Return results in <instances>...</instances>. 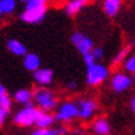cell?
Wrapping results in <instances>:
<instances>
[{"label": "cell", "mask_w": 135, "mask_h": 135, "mask_svg": "<svg viewBox=\"0 0 135 135\" xmlns=\"http://www.w3.org/2000/svg\"><path fill=\"white\" fill-rule=\"evenodd\" d=\"M75 87H76V85L73 84V83H70V84H69V88H75Z\"/></svg>", "instance_id": "cell-28"}, {"label": "cell", "mask_w": 135, "mask_h": 135, "mask_svg": "<svg viewBox=\"0 0 135 135\" xmlns=\"http://www.w3.org/2000/svg\"><path fill=\"white\" fill-rule=\"evenodd\" d=\"M120 0H105V11H106V14L110 15V17H113L117 14V11L120 8Z\"/></svg>", "instance_id": "cell-14"}, {"label": "cell", "mask_w": 135, "mask_h": 135, "mask_svg": "<svg viewBox=\"0 0 135 135\" xmlns=\"http://www.w3.org/2000/svg\"><path fill=\"white\" fill-rule=\"evenodd\" d=\"M3 14V10H2V3H0V15Z\"/></svg>", "instance_id": "cell-29"}, {"label": "cell", "mask_w": 135, "mask_h": 135, "mask_svg": "<svg viewBox=\"0 0 135 135\" xmlns=\"http://www.w3.org/2000/svg\"><path fill=\"white\" fill-rule=\"evenodd\" d=\"M7 113H8V112H6L4 109H2V108H0V126H2L3 123H4V120H6V116H7Z\"/></svg>", "instance_id": "cell-24"}, {"label": "cell", "mask_w": 135, "mask_h": 135, "mask_svg": "<svg viewBox=\"0 0 135 135\" xmlns=\"http://www.w3.org/2000/svg\"><path fill=\"white\" fill-rule=\"evenodd\" d=\"M108 76V70L105 66L102 65H97L94 64L93 66H88V72H87V80L90 84L97 85L101 81H103Z\"/></svg>", "instance_id": "cell-3"}, {"label": "cell", "mask_w": 135, "mask_h": 135, "mask_svg": "<svg viewBox=\"0 0 135 135\" xmlns=\"http://www.w3.org/2000/svg\"><path fill=\"white\" fill-rule=\"evenodd\" d=\"M66 130L65 128H59V130H55V135H65Z\"/></svg>", "instance_id": "cell-25"}, {"label": "cell", "mask_w": 135, "mask_h": 135, "mask_svg": "<svg viewBox=\"0 0 135 135\" xmlns=\"http://www.w3.org/2000/svg\"><path fill=\"white\" fill-rule=\"evenodd\" d=\"M76 108H77V116H80L83 119H88L95 112L97 105L93 101H80L79 105H76Z\"/></svg>", "instance_id": "cell-6"}, {"label": "cell", "mask_w": 135, "mask_h": 135, "mask_svg": "<svg viewBox=\"0 0 135 135\" xmlns=\"http://www.w3.org/2000/svg\"><path fill=\"white\" fill-rule=\"evenodd\" d=\"M7 47H8L10 52H13L14 55H25L26 54L25 46H23L21 41H18V40H10L7 43Z\"/></svg>", "instance_id": "cell-12"}, {"label": "cell", "mask_w": 135, "mask_h": 135, "mask_svg": "<svg viewBox=\"0 0 135 135\" xmlns=\"http://www.w3.org/2000/svg\"><path fill=\"white\" fill-rule=\"evenodd\" d=\"M72 41L83 55H87V54H90L91 51H93V41H91L87 36H84L81 33H75L73 35Z\"/></svg>", "instance_id": "cell-5"}, {"label": "cell", "mask_w": 135, "mask_h": 135, "mask_svg": "<svg viewBox=\"0 0 135 135\" xmlns=\"http://www.w3.org/2000/svg\"><path fill=\"white\" fill-rule=\"evenodd\" d=\"M35 80L39 84H50L52 80V72L50 69H37L35 70Z\"/></svg>", "instance_id": "cell-9"}, {"label": "cell", "mask_w": 135, "mask_h": 135, "mask_svg": "<svg viewBox=\"0 0 135 135\" xmlns=\"http://www.w3.org/2000/svg\"><path fill=\"white\" fill-rule=\"evenodd\" d=\"M128 54V48H124L123 51H120L119 54H117V57L114 58V64H120L123 59H124V57Z\"/></svg>", "instance_id": "cell-21"}, {"label": "cell", "mask_w": 135, "mask_h": 135, "mask_svg": "<svg viewBox=\"0 0 135 135\" xmlns=\"http://www.w3.org/2000/svg\"><path fill=\"white\" fill-rule=\"evenodd\" d=\"M3 94H6V90H4V87H3V85L0 84V97H2Z\"/></svg>", "instance_id": "cell-26"}, {"label": "cell", "mask_w": 135, "mask_h": 135, "mask_svg": "<svg viewBox=\"0 0 135 135\" xmlns=\"http://www.w3.org/2000/svg\"><path fill=\"white\" fill-rule=\"evenodd\" d=\"M44 14H46V4L43 0H29L25 13L21 15V18L22 21L28 23H37L44 18Z\"/></svg>", "instance_id": "cell-1"}, {"label": "cell", "mask_w": 135, "mask_h": 135, "mask_svg": "<svg viewBox=\"0 0 135 135\" xmlns=\"http://www.w3.org/2000/svg\"><path fill=\"white\" fill-rule=\"evenodd\" d=\"M41 112L39 109H36L33 106H26L25 109H22L21 112H18V114L15 116V123L20 126H32L33 123H36V120H37L39 114Z\"/></svg>", "instance_id": "cell-2"}, {"label": "cell", "mask_w": 135, "mask_h": 135, "mask_svg": "<svg viewBox=\"0 0 135 135\" xmlns=\"http://www.w3.org/2000/svg\"><path fill=\"white\" fill-rule=\"evenodd\" d=\"M14 98H15V101L20 102V103H25L26 106H33L32 103H30V101H32V93L28 91V90H20V91H17Z\"/></svg>", "instance_id": "cell-11"}, {"label": "cell", "mask_w": 135, "mask_h": 135, "mask_svg": "<svg viewBox=\"0 0 135 135\" xmlns=\"http://www.w3.org/2000/svg\"><path fill=\"white\" fill-rule=\"evenodd\" d=\"M0 3H2L3 13L10 14L15 10V0H0Z\"/></svg>", "instance_id": "cell-17"}, {"label": "cell", "mask_w": 135, "mask_h": 135, "mask_svg": "<svg viewBox=\"0 0 135 135\" xmlns=\"http://www.w3.org/2000/svg\"><path fill=\"white\" fill-rule=\"evenodd\" d=\"M88 0H70L69 4L66 6V14L68 15H75Z\"/></svg>", "instance_id": "cell-13"}, {"label": "cell", "mask_w": 135, "mask_h": 135, "mask_svg": "<svg viewBox=\"0 0 135 135\" xmlns=\"http://www.w3.org/2000/svg\"><path fill=\"white\" fill-rule=\"evenodd\" d=\"M54 121V117L51 114H47V113H40L37 120H36V124L39 126V128H48Z\"/></svg>", "instance_id": "cell-15"}, {"label": "cell", "mask_w": 135, "mask_h": 135, "mask_svg": "<svg viewBox=\"0 0 135 135\" xmlns=\"http://www.w3.org/2000/svg\"><path fill=\"white\" fill-rule=\"evenodd\" d=\"M43 2H46V0H43Z\"/></svg>", "instance_id": "cell-31"}, {"label": "cell", "mask_w": 135, "mask_h": 135, "mask_svg": "<svg viewBox=\"0 0 135 135\" xmlns=\"http://www.w3.org/2000/svg\"><path fill=\"white\" fill-rule=\"evenodd\" d=\"M91 54H93L94 59H101L103 51H102V48H94V51H91Z\"/></svg>", "instance_id": "cell-23"}, {"label": "cell", "mask_w": 135, "mask_h": 135, "mask_svg": "<svg viewBox=\"0 0 135 135\" xmlns=\"http://www.w3.org/2000/svg\"><path fill=\"white\" fill-rule=\"evenodd\" d=\"M126 68H127V70H128V72H131V73L135 72V58H134V57H131L130 59L127 61Z\"/></svg>", "instance_id": "cell-20"}, {"label": "cell", "mask_w": 135, "mask_h": 135, "mask_svg": "<svg viewBox=\"0 0 135 135\" xmlns=\"http://www.w3.org/2000/svg\"><path fill=\"white\" fill-rule=\"evenodd\" d=\"M131 79L126 76V75H123V73H117L114 77H113V81H112V85H113V88L114 91H117V93H121V91H126L127 88H130V85H131Z\"/></svg>", "instance_id": "cell-7"}, {"label": "cell", "mask_w": 135, "mask_h": 135, "mask_svg": "<svg viewBox=\"0 0 135 135\" xmlns=\"http://www.w3.org/2000/svg\"><path fill=\"white\" fill-rule=\"evenodd\" d=\"M21 2H26V3H28V2H29V0H21Z\"/></svg>", "instance_id": "cell-30"}, {"label": "cell", "mask_w": 135, "mask_h": 135, "mask_svg": "<svg viewBox=\"0 0 135 135\" xmlns=\"http://www.w3.org/2000/svg\"><path fill=\"white\" fill-rule=\"evenodd\" d=\"M35 98H36V102L39 103V106L41 109L48 110V109H52L57 105L55 98L52 97V94L48 90H37L35 94Z\"/></svg>", "instance_id": "cell-4"}, {"label": "cell", "mask_w": 135, "mask_h": 135, "mask_svg": "<svg viewBox=\"0 0 135 135\" xmlns=\"http://www.w3.org/2000/svg\"><path fill=\"white\" fill-rule=\"evenodd\" d=\"M131 108H132V110L135 109V101H134V99L131 101Z\"/></svg>", "instance_id": "cell-27"}, {"label": "cell", "mask_w": 135, "mask_h": 135, "mask_svg": "<svg viewBox=\"0 0 135 135\" xmlns=\"http://www.w3.org/2000/svg\"><path fill=\"white\" fill-rule=\"evenodd\" d=\"M32 135H55V130H47V128H39Z\"/></svg>", "instance_id": "cell-19"}, {"label": "cell", "mask_w": 135, "mask_h": 135, "mask_svg": "<svg viewBox=\"0 0 135 135\" xmlns=\"http://www.w3.org/2000/svg\"><path fill=\"white\" fill-rule=\"evenodd\" d=\"M94 128H95V132L99 134V135H108L109 131H110L109 123H108L106 120H103V119L98 120V121L95 123V127H94Z\"/></svg>", "instance_id": "cell-16"}, {"label": "cell", "mask_w": 135, "mask_h": 135, "mask_svg": "<svg viewBox=\"0 0 135 135\" xmlns=\"http://www.w3.org/2000/svg\"><path fill=\"white\" fill-rule=\"evenodd\" d=\"M77 116V108L76 105H73V103H65V105L61 108V110L58 112V114L55 116V119L57 120H70L73 117H76Z\"/></svg>", "instance_id": "cell-8"}, {"label": "cell", "mask_w": 135, "mask_h": 135, "mask_svg": "<svg viewBox=\"0 0 135 135\" xmlns=\"http://www.w3.org/2000/svg\"><path fill=\"white\" fill-rule=\"evenodd\" d=\"M10 106H11V101H10V97L7 94H3L0 97V108L4 109L6 112L10 110Z\"/></svg>", "instance_id": "cell-18"}, {"label": "cell", "mask_w": 135, "mask_h": 135, "mask_svg": "<svg viewBox=\"0 0 135 135\" xmlns=\"http://www.w3.org/2000/svg\"><path fill=\"white\" fill-rule=\"evenodd\" d=\"M23 65L28 70H37L40 66V59L36 54H26L23 59Z\"/></svg>", "instance_id": "cell-10"}, {"label": "cell", "mask_w": 135, "mask_h": 135, "mask_svg": "<svg viewBox=\"0 0 135 135\" xmlns=\"http://www.w3.org/2000/svg\"><path fill=\"white\" fill-rule=\"evenodd\" d=\"M84 59H85V64H87V68L88 66H93L94 64H95V59H94V57H93V54H87V55H84Z\"/></svg>", "instance_id": "cell-22"}]
</instances>
